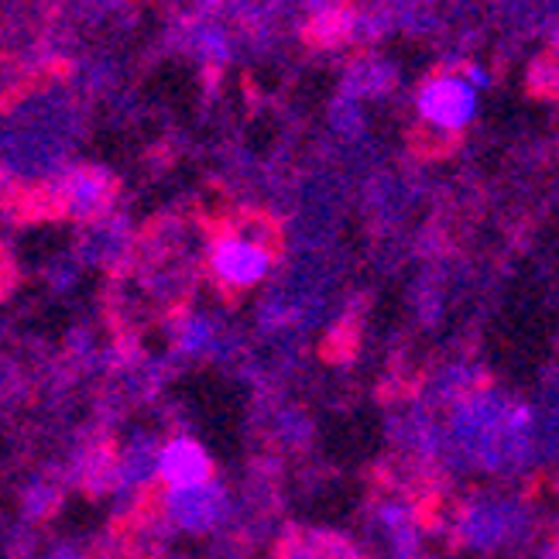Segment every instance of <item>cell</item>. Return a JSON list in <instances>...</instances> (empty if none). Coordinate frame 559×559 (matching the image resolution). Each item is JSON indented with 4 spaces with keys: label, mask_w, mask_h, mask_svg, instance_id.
Here are the masks:
<instances>
[{
    "label": "cell",
    "mask_w": 559,
    "mask_h": 559,
    "mask_svg": "<svg viewBox=\"0 0 559 559\" xmlns=\"http://www.w3.org/2000/svg\"><path fill=\"white\" fill-rule=\"evenodd\" d=\"M488 83L484 72L474 66H450L436 69L432 76L419 86L416 114H419V138L436 141V148L453 144L471 128L477 114V90Z\"/></svg>",
    "instance_id": "6da1fadb"
},
{
    "label": "cell",
    "mask_w": 559,
    "mask_h": 559,
    "mask_svg": "<svg viewBox=\"0 0 559 559\" xmlns=\"http://www.w3.org/2000/svg\"><path fill=\"white\" fill-rule=\"evenodd\" d=\"M272 224H264L261 216H248L245 224L227 227L224 234L213 237L210 245V269L230 288H248L258 285L264 275L272 272Z\"/></svg>",
    "instance_id": "7a4b0ae2"
},
{
    "label": "cell",
    "mask_w": 559,
    "mask_h": 559,
    "mask_svg": "<svg viewBox=\"0 0 559 559\" xmlns=\"http://www.w3.org/2000/svg\"><path fill=\"white\" fill-rule=\"evenodd\" d=\"M165 515L186 532H213L227 515V495L216 480L189 484V488H168Z\"/></svg>",
    "instance_id": "3957f363"
},
{
    "label": "cell",
    "mask_w": 559,
    "mask_h": 559,
    "mask_svg": "<svg viewBox=\"0 0 559 559\" xmlns=\"http://www.w3.org/2000/svg\"><path fill=\"white\" fill-rule=\"evenodd\" d=\"M155 474L168 488H189V484L213 480V464L197 440H173L155 460Z\"/></svg>",
    "instance_id": "277c9868"
},
{
    "label": "cell",
    "mask_w": 559,
    "mask_h": 559,
    "mask_svg": "<svg viewBox=\"0 0 559 559\" xmlns=\"http://www.w3.org/2000/svg\"><path fill=\"white\" fill-rule=\"evenodd\" d=\"M114 192V182L96 173V168H86V173H76L66 186V203L72 213H96Z\"/></svg>",
    "instance_id": "5b68a950"
}]
</instances>
